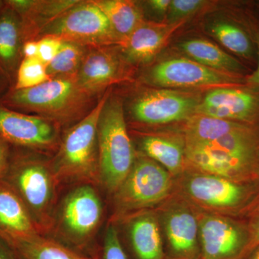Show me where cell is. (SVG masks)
Masks as SVG:
<instances>
[{
	"mask_svg": "<svg viewBox=\"0 0 259 259\" xmlns=\"http://www.w3.org/2000/svg\"><path fill=\"white\" fill-rule=\"evenodd\" d=\"M32 150L12 146L3 181L25 204L42 235L51 231L56 207L59 180L51 162L39 159Z\"/></svg>",
	"mask_w": 259,
	"mask_h": 259,
	"instance_id": "obj_1",
	"label": "cell"
},
{
	"mask_svg": "<svg viewBox=\"0 0 259 259\" xmlns=\"http://www.w3.org/2000/svg\"><path fill=\"white\" fill-rule=\"evenodd\" d=\"M91 97L80 86L76 76H67L25 90L10 88L0 97V105L22 113L34 112L57 125L81 115Z\"/></svg>",
	"mask_w": 259,
	"mask_h": 259,
	"instance_id": "obj_2",
	"label": "cell"
},
{
	"mask_svg": "<svg viewBox=\"0 0 259 259\" xmlns=\"http://www.w3.org/2000/svg\"><path fill=\"white\" fill-rule=\"evenodd\" d=\"M102 217V199L93 185H77L56 207L52 238L81 254L98 257L93 242Z\"/></svg>",
	"mask_w": 259,
	"mask_h": 259,
	"instance_id": "obj_3",
	"label": "cell"
},
{
	"mask_svg": "<svg viewBox=\"0 0 259 259\" xmlns=\"http://www.w3.org/2000/svg\"><path fill=\"white\" fill-rule=\"evenodd\" d=\"M107 96L64 135L59 151L51 161L59 183H99L97 126Z\"/></svg>",
	"mask_w": 259,
	"mask_h": 259,
	"instance_id": "obj_4",
	"label": "cell"
},
{
	"mask_svg": "<svg viewBox=\"0 0 259 259\" xmlns=\"http://www.w3.org/2000/svg\"><path fill=\"white\" fill-rule=\"evenodd\" d=\"M97 140L99 184L112 194L128 175L136 158L123 107L117 99L105 101L99 118Z\"/></svg>",
	"mask_w": 259,
	"mask_h": 259,
	"instance_id": "obj_5",
	"label": "cell"
},
{
	"mask_svg": "<svg viewBox=\"0 0 259 259\" xmlns=\"http://www.w3.org/2000/svg\"><path fill=\"white\" fill-rule=\"evenodd\" d=\"M175 178L147 156H136L128 175L113 195L115 219L148 210L163 203L173 194Z\"/></svg>",
	"mask_w": 259,
	"mask_h": 259,
	"instance_id": "obj_6",
	"label": "cell"
},
{
	"mask_svg": "<svg viewBox=\"0 0 259 259\" xmlns=\"http://www.w3.org/2000/svg\"><path fill=\"white\" fill-rule=\"evenodd\" d=\"M175 185L196 208L226 216L241 207L249 195L241 182L191 169L175 179Z\"/></svg>",
	"mask_w": 259,
	"mask_h": 259,
	"instance_id": "obj_7",
	"label": "cell"
},
{
	"mask_svg": "<svg viewBox=\"0 0 259 259\" xmlns=\"http://www.w3.org/2000/svg\"><path fill=\"white\" fill-rule=\"evenodd\" d=\"M44 36L102 47L119 41L107 17L93 2L77 3L42 30Z\"/></svg>",
	"mask_w": 259,
	"mask_h": 259,
	"instance_id": "obj_8",
	"label": "cell"
},
{
	"mask_svg": "<svg viewBox=\"0 0 259 259\" xmlns=\"http://www.w3.org/2000/svg\"><path fill=\"white\" fill-rule=\"evenodd\" d=\"M161 204L156 213L166 237V259H201L199 209L180 194Z\"/></svg>",
	"mask_w": 259,
	"mask_h": 259,
	"instance_id": "obj_9",
	"label": "cell"
},
{
	"mask_svg": "<svg viewBox=\"0 0 259 259\" xmlns=\"http://www.w3.org/2000/svg\"><path fill=\"white\" fill-rule=\"evenodd\" d=\"M201 259H241L248 235L228 216L199 209Z\"/></svg>",
	"mask_w": 259,
	"mask_h": 259,
	"instance_id": "obj_10",
	"label": "cell"
},
{
	"mask_svg": "<svg viewBox=\"0 0 259 259\" xmlns=\"http://www.w3.org/2000/svg\"><path fill=\"white\" fill-rule=\"evenodd\" d=\"M0 136L12 146L32 151L51 149L59 142L57 125L52 121L1 105Z\"/></svg>",
	"mask_w": 259,
	"mask_h": 259,
	"instance_id": "obj_11",
	"label": "cell"
},
{
	"mask_svg": "<svg viewBox=\"0 0 259 259\" xmlns=\"http://www.w3.org/2000/svg\"><path fill=\"white\" fill-rule=\"evenodd\" d=\"M148 78L156 86L171 88L221 86L235 81L231 74L209 69L187 58L160 62L151 69Z\"/></svg>",
	"mask_w": 259,
	"mask_h": 259,
	"instance_id": "obj_12",
	"label": "cell"
},
{
	"mask_svg": "<svg viewBox=\"0 0 259 259\" xmlns=\"http://www.w3.org/2000/svg\"><path fill=\"white\" fill-rule=\"evenodd\" d=\"M199 103L193 97L170 91L156 90L144 94L134 102L133 115L148 125H161L184 120L195 114Z\"/></svg>",
	"mask_w": 259,
	"mask_h": 259,
	"instance_id": "obj_13",
	"label": "cell"
},
{
	"mask_svg": "<svg viewBox=\"0 0 259 259\" xmlns=\"http://www.w3.org/2000/svg\"><path fill=\"white\" fill-rule=\"evenodd\" d=\"M258 107L251 94L236 89L220 88L209 92L196 109L200 114L227 120H248Z\"/></svg>",
	"mask_w": 259,
	"mask_h": 259,
	"instance_id": "obj_14",
	"label": "cell"
},
{
	"mask_svg": "<svg viewBox=\"0 0 259 259\" xmlns=\"http://www.w3.org/2000/svg\"><path fill=\"white\" fill-rule=\"evenodd\" d=\"M134 259H166L157 213L144 210L125 218Z\"/></svg>",
	"mask_w": 259,
	"mask_h": 259,
	"instance_id": "obj_15",
	"label": "cell"
},
{
	"mask_svg": "<svg viewBox=\"0 0 259 259\" xmlns=\"http://www.w3.org/2000/svg\"><path fill=\"white\" fill-rule=\"evenodd\" d=\"M41 234L25 204L0 180V239L11 244Z\"/></svg>",
	"mask_w": 259,
	"mask_h": 259,
	"instance_id": "obj_16",
	"label": "cell"
},
{
	"mask_svg": "<svg viewBox=\"0 0 259 259\" xmlns=\"http://www.w3.org/2000/svg\"><path fill=\"white\" fill-rule=\"evenodd\" d=\"M121 74L117 56L105 47L93 48L85 54L76 77L81 88L94 95L115 82Z\"/></svg>",
	"mask_w": 259,
	"mask_h": 259,
	"instance_id": "obj_17",
	"label": "cell"
},
{
	"mask_svg": "<svg viewBox=\"0 0 259 259\" xmlns=\"http://www.w3.org/2000/svg\"><path fill=\"white\" fill-rule=\"evenodd\" d=\"M23 45L20 18L5 2L0 13V69L14 82L23 57Z\"/></svg>",
	"mask_w": 259,
	"mask_h": 259,
	"instance_id": "obj_18",
	"label": "cell"
},
{
	"mask_svg": "<svg viewBox=\"0 0 259 259\" xmlns=\"http://www.w3.org/2000/svg\"><path fill=\"white\" fill-rule=\"evenodd\" d=\"M141 146L145 156L166 168L175 179L187 169L185 141L163 135H148Z\"/></svg>",
	"mask_w": 259,
	"mask_h": 259,
	"instance_id": "obj_19",
	"label": "cell"
},
{
	"mask_svg": "<svg viewBox=\"0 0 259 259\" xmlns=\"http://www.w3.org/2000/svg\"><path fill=\"white\" fill-rule=\"evenodd\" d=\"M173 28L143 22L121 44L130 60L145 63L161 50Z\"/></svg>",
	"mask_w": 259,
	"mask_h": 259,
	"instance_id": "obj_20",
	"label": "cell"
},
{
	"mask_svg": "<svg viewBox=\"0 0 259 259\" xmlns=\"http://www.w3.org/2000/svg\"><path fill=\"white\" fill-rule=\"evenodd\" d=\"M248 128L236 121L194 114L186 123L184 139L185 145L209 144L231 133Z\"/></svg>",
	"mask_w": 259,
	"mask_h": 259,
	"instance_id": "obj_21",
	"label": "cell"
},
{
	"mask_svg": "<svg viewBox=\"0 0 259 259\" xmlns=\"http://www.w3.org/2000/svg\"><path fill=\"white\" fill-rule=\"evenodd\" d=\"M180 48L192 60L209 69L228 74L243 70V66L235 58L208 40L190 39L181 42Z\"/></svg>",
	"mask_w": 259,
	"mask_h": 259,
	"instance_id": "obj_22",
	"label": "cell"
},
{
	"mask_svg": "<svg viewBox=\"0 0 259 259\" xmlns=\"http://www.w3.org/2000/svg\"><path fill=\"white\" fill-rule=\"evenodd\" d=\"M19 259H99L81 254L45 235L36 236L10 244Z\"/></svg>",
	"mask_w": 259,
	"mask_h": 259,
	"instance_id": "obj_23",
	"label": "cell"
},
{
	"mask_svg": "<svg viewBox=\"0 0 259 259\" xmlns=\"http://www.w3.org/2000/svg\"><path fill=\"white\" fill-rule=\"evenodd\" d=\"M92 2L107 17L120 44L143 23L141 10L134 2L128 0Z\"/></svg>",
	"mask_w": 259,
	"mask_h": 259,
	"instance_id": "obj_24",
	"label": "cell"
},
{
	"mask_svg": "<svg viewBox=\"0 0 259 259\" xmlns=\"http://www.w3.org/2000/svg\"><path fill=\"white\" fill-rule=\"evenodd\" d=\"M82 46L63 41L55 59L47 67L50 79L76 76L85 56Z\"/></svg>",
	"mask_w": 259,
	"mask_h": 259,
	"instance_id": "obj_25",
	"label": "cell"
},
{
	"mask_svg": "<svg viewBox=\"0 0 259 259\" xmlns=\"http://www.w3.org/2000/svg\"><path fill=\"white\" fill-rule=\"evenodd\" d=\"M210 32L228 50L239 56H250L252 49L249 39L236 25L226 22H217L210 27Z\"/></svg>",
	"mask_w": 259,
	"mask_h": 259,
	"instance_id": "obj_26",
	"label": "cell"
},
{
	"mask_svg": "<svg viewBox=\"0 0 259 259\" xmlns=\"http://www.w3.org/2000/svg\"><path fill=\"white\" fill-rule=\"evenodd\" d=\"M49 79L47 66L38 59H23L19 65L14 84L12 88L15 90L32 88Z\"/></svg>",
	"mask_w": 259,
	"mask_h": 259,
	"instance_id": "obj_27",
	"label": "cell"
},
{
	"mask_svg": "<svg viewBox=\"0 0 259 259\" xmlns=\"http://www.w3.org/2000/svg\"><path fill=\"white\" fill-rule=\"evenodd\" d=\"M98 253L99 259H129L121 243L117 228L113 224L107 227Z\"/></svg>",
	"mask_w": 259,
	"mask_h": 259,
	"instance_id": "obj_28",
	"label": "cell"
},
{
	"mask_svg": "<svg viewBox=\"0 0 259 259\" xmlns=\"http://www.w3.org/2000/svg\"><path fill=\"white\" fill-rule=\"evenodd\" d=\"M204 1L201 0H173L170 3L167 14L168 21L175 23L181 19L193 14L203 6Z\"/></svg>",
	"mask_w": 259,
	"mask_h": 259,
	"instance_id": "obj_29",
	"label": "cell"
},
{
	"mask_svg": "<svg viewBox=\"0 0 259 259\" xmlns=\"http://www.w3.org/2000/svg\"><path fill=\"white\" fill-rule=\"evenodd\" d=\"M38 42V53L37 59L46 66L54 61L60 50L63 41L55 37L45 36L37 40Z\"/></svg>",
	"mask_w": 259,
	"mask_h": 259,
	"instance_id": "obj_30",
	"label": "cell"
},
{
	"mask_svg": "<svg viewBox=\"0 0 259 259\" xmlns=\"http://www.w3.org/2000/svg\"><path fill=\"white\" fill-rule=\"evenodd\" d=\"M259 245V213L251 225V228L248 233V240L241 259L248 256L255 248Z\"/></svg>",
	"mask_w": 259,
	"mask_h": 259,
	"instance_id": "obj_31",
	"label": "cell"
},
{
	"mask_svg": "<svg viewBox=\"0 0 259 259\" xmlns=\"http://www.w3.org/2000/svg\"><path fill=\"white\" fill-rule=\"evenodd\" d=\"M12 145L0 136V180H3L9 165Z\"/></svg>",
	"mask_w": 259,
	"mask_h": 259,
	"instance_id": "obj_32",
	"label": "cell"
},
{
	"mask_svg": "<svg viewBox=\"0 0 259 259\" xmlns=\"http://www.w3.org/2000/svg\"><path fill=\"white\" fill-rule=\"evenodd\" d=\"M38 53V42L37 40H29L24 42L22 48L23 59H34L37 58Z\"/></svg>",
	"mask_w": 259,
	"mask_h": 259,
	"instance_id": "obj_33",
	"label": "cell"
},
{
	"mask_svg": "<svg viewBox=\"0 0 259 259\" xmlns=\"http://www.w3.org/2000/svg\"><path fill=\"white\" fill-rule=\"evenodd\" d=\"M0 259H19L13 247L3 239H0Z\"/></svg>",
	"mask_w": 259,
	"mask_h": 259,
	"instance_id": "obj_34",
	"label": "cell"
},
{
	"mask_svg": "<svg viewBox=\"0 0 259 259\" xmlns=\"http://www.w3.org/2000/svg\"><path fill=\"white\" fill-rule=\"evenodd\" d=\"M170 3V0H151L148 2L151 8L158 14L166 13L169 8Z\"/></svg>",
	"mask_w": 259,
	"mask_h": 259,
	"instance_id": "obj_35",
	"label": "cell"
},
{
	"mask_svg": "<svg viewBox=\"0 0 259 259\" xmlns=\"http://www.w3.org/2000/svg\"><path fill=\"white\" fill-rule=\"evenodd\" d=\"M9 83H10L9 78L5 74L4 71L0 69V97H2L1 94L5 91Z\"/></svg>",
	"mask_w": 259,
	"mask_h": 259,
	"instance_id": "obj_36",
	"label": "cell"
},
{
	"mask_svg": "<svg viewBox=\"0 0 259 259\" xmlns=\"http://www.w3.org/2000/svg\"><path fill=\"white\" fill-rule=\"evenodd\" d=\"M248 83L253 86H259V62L256 70L248 78Z\"/></svg>",
	"mask_w": 259,
	"mask_h": 259,
	"instance_id": "obj_37",
	"label": "cell"
},
{
	"mask_svg": "<svg viewBox=\"0 0 259 259\" xmlns=\"http://www.w3.org/2000/svg\"><path fill=\"white\" fill-rule=\"evenodd\" d=\"M248 256H249L248 259H259V245L252 251Z\"/></svg>",
	"mask_w": 259,
	"mask_h": 259,
	"instance_id": "obj_38",
	"label": "cell"
},
{
	"mask_svg": "<svg viewBox=\"0 0 259 259\" xmlns=\"http://www.w3.org/2000/svg\"><path fill=\"white\" fill-rule=\"evenodd\" d=\"M5 5V2L0 1V13H1L2 10H3V7Z\"/></svg>",
	"mask_w": 259,
	"mask_h": 259,
	"instance_id": "obj_39",
	"label": "cell"
}]
</instances>
